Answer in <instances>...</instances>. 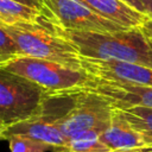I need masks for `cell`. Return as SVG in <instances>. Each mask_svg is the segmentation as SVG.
<instances>
[{
    "label": "cell",
    "instance_id": "6da1fadb",
    "mask_svg": "<svg viewBox=\"0 0 152 152\" xmlns=\"http://www.w3.org/2000/svg\"><path fill=\"white\" fill-rule=\"evenodd\" d=\"M59 30L83 57L114 59L152 68V43L140 26L104 33L70 31L61 27Z\"/></svg>",
    "mask_w": 152,
    "mask_h": 152
},
{
    "label": "cell",
    "instance_id": "7a4b0ae2",
    "mask_svg": "<svg viewBox=\"0 0 152 152\" xmlns=\"http://www.w3.org/2000/svg\"><path fill=\"white\" fill-rule=\"evenodd\" d=\"M0 25L15 39L24 56L53 61L74 69L83 70L81 53L49 18L34 24Z\"/></svg>",
    "mask_w": 152,
    "mask_h": 152
},
{
    "label": "cell",
    "instance_id": "3957f363",
    "mask_svg": "<svg viewBox=\"0 0 152 152\" xmlns=\"http://www.w3.org/2000/svg\"><path fill=\"white\" fill-rule=\"evenodd\" d=\"M0 69L33 81L48 93L88 90L94 83V77L84 70L30 56H21L12 59L0 65Z\"/></svg>",
    "mask_w": 152,
    "mask_h": 152
},
{
    "label": "cell",
    "instance_id": "277c9868",
    "mask_svg": "<svg viewBox=\"0 0 152 152\" xmlns=\"http://www.w3.org/2000/svg\"><path fill=\"white\" fill-rule=\"evenodd\" d=\"M48 94L33 81L0 69V131L36 116Z\"/></svg>",
    "mask_w": 152,
    "mask_h": 152
},
{
    "label": "cell",
    "instance_id": "5b68a950",
    "mask_svg": "<svg viewBox=\"0 0 152 152\" xmlns=\"http://www.w3.org/2000/svg\"><path fill=\"white\" fill-rule=\"evenodd\" d=\"M114 110L112 102L102 95L82 90L71 110L58 121V127L68 138L90 129L104 132L112 122Z\"/></svg>",
    "mask_w": 152,
    "mask_h": 152
},
{
    "label": "cell",
    "instance_id": "8992f818",
    "mask_svg": "<svg viewBox=\"0 0 152 152\" xmlns=\"http://www.w3.org/2000/svg\"><path fill=\"white\" fill-rule=\"evenodd\" d=\"M45 15L58 27L70 31L116 32L122 27L86 7L77 0H40Z\"/></svg>",
    "mask_w": 152,
    "mask_h": 152
},
{
    "label": "cell",
    "instance_id": "52a82bcc",
    "mask_svg": "<svg viewBox=\"0 0 152 152\" xmlns=\"http://www.w3.org/2000/svg\"><path fill=\"white\" fill-rule=\"evenodd\" d=\"M82 68L94 78L152 87V68L145 65L82 56Z\"/></svg>",
    "mask_w": 152,
    "mask_h": 152
},
{
    "label": "cell",
    "instance_id": "ba28073f",
    "mask_svg": "<svg viewBox=\"0 0 152 152\" xmlns=\"http://www.w3.org/2000/svg\"><path fill=\"white\" fill-rule=\"evenodd\" d=\"M88 90L102 95L118 109L131 107L152 108V87L94 78V83Z\"/></svg>",
    "mask_w": 152,
    "mask_h": 152
},
{
    "label": "cell",
    "instance_id": "9c48e42d",
    "mask_svg": "<svg viewBox=\"0 0 152 152\" xmlns=\"http://www.w3.org/2000/svg\"><path fill=\"white\" fill-rule=\"evenodd\" d=\"M100 139L112 152H131L146 145L144 134L135 129L118 108L114 110L109 127L100 135Z\"/></svg>",
    "mask_w": 152,
    "mask_h": 152
},
{
    "label": "cell",
    "instance_id": "30bf717a",
    "mask_svg": "<svg viewBox=\"0 0 152 152\" xmlns=\"http://www.w3.org/2000/svg\"><path fill=\"white\" fill-rule=\"evenodd\" d=\"M96 14L126 28L139 27L147 19L146 15L138 12L121 0H77Z\"/></svg>",
    "mask_w": 152,
    "mask_h": 152
},
{
    "label": "cell",
    "instance_id": "8fae6325",
    "mask_svg": "<svg viewBox=\"0 0 152 152\" xmlns=\"http://www.w3.org/2000/svg\"><path fill=\"white\" fill-rule=\"evenodd\" d=\"M48 17L40 10L13 1L0 0V24L15 25L21 23H42Z\"/></svg>",
    "mask_w": 152,
    "mask_h": 152
},
{
    "label": "cell",
    "instance_id": "7c38bea8",
    "mask_svg": "<svg viewBox=\"0 0 152 152\" xmlns=\"http://www.w3.org/2000/svg\"><path fill=\"white\" fill-rule=\"evenodd\" d=\"M103 132L90 129L76 133L69 138L66 148L74 152H112L100 139Z\"/></svg>",
    "mask_w": 152,
    "mask_h": 152
},
{
    "label": "cell",
    "instance_id": "4fadbf2b",
    "mask_svg": "<svg viewBox=\"0 0 152 152\" xmlns=\"http://www.w3.org/2000/svg\"><path fill=\"white\" fill-rule=\"evenodd\" d=\"M7 141L11 152H49L58 150L50 144L26 135H11Z\"/></svg>",
    "mask_w": 152,
    "mask_h": 152
},
{
    "label": "cell",
    "instance_id": "5bb4252c",
    "mask_svg": "<svg viewBox=\"0 0 152 152\" xmlns=\"http://www.w3.org/2000/svg\"><path fill=\"white\" fill-rule=\"evenodd\" d=\"M126 120L139 132H152V108L131 107L119 109Z\"/></svg>",
    "mask_w": 152,
    "mask_h": 152
},
{
    "label": "cell",
    "instance_id": "9a60e30c",
    "mask_svg": "<svg viewBox=\"0 0 152 152\" xmlns=\"http://www.w3.org/2000/svg\"><path fill=\"white\" fill-rule=\"evenodd\" d=\"M24 56L15 39L7 32V30L0 25V65L7 62Z\"/></svg>",
    "mask_w": 152,
    "mask_h": 152
},
{
    "label": "cell",
    "instance_id": "2e32d148",
    "mask_svg": "<svg viewBox=\"0 0 152 152\" xmlns=\"http://www.w3.org/2000/svg\"><path fill=\"white\" fill-rule=\"evenodd\" d=\"M138 12L152 19V0H142L138 7Z\"/></svg>",
    "mask_w": 152,
    "mask_h": 152
},
{
    "label": "cell",
    "instance_id": "e0dca14e",
    "mask_svg": "<svg viewBox=\"0 0 152 152\" xmlns=\"http://www.w3.org/2000/svg\"><path fill=\"white\" fill-rule=\"evenodd\" d=\"M13 1H17V2L27 5V6L34 7V8H37V10H40V11L44 12V14H45V8H44V6H43V4H42L40 0H13Z\"/></svg>",
    "mask_w": 152,
    "mask_h": 152
},
{
    "label": "cell",
    "instance_id": "ac0fdd59",
    "mask_svg": "<svg viewBox=\"0 0 152 152\" xmlns=\"http://www.w3.org/2000/svg\"><path fill=\"white\" fill-rule=\"evenodd\" d=\"M140 27H141L144 34L147 37V39L152 43V19L147 18V19L145 20V23H144Z\"/></svg>",
    "mask_w": 152,
    "mask_h": 152
},
{
    "label": "cell",
    "instance_id": "d6986e66",
    "mask_svg": "<svg viewBox=\"0 0 152 152\" xmlns=\"http://www.w3.org/2000/svg\"><path fill=\"white\" fill-rule=\"evenodd\" d=\"M121 1L126 2L127 5H129L131 7H133L134 10L138 11V7H139V5H140V2H141L142 0H121Z\"/></svg>",
    "mask_w": 152,
    "mask_h": 152
},
{
    "label": "cell",
    "instance_id": "ffe728a7",
    "mask_svg": "<svg viewBox=\"0 0 152 152\" xmlns=\"http://www.w3.org/2000/svg\"><path fill=\"white\" fill-rule=\"evenodd\" d=\"M142 133V132H141ZM144 140H145V144L146 145H150L152 146V132H144Z\"/></svg>",
    "mask_w": 152,
    "mask_h": 152
},
{
    "label": "cell",
    "instance_id": "44dd1931",
    "mask_svg": "<svg viewBox=\"0 0 152 152\" xmlns=\"http://www.w3.org/2000/svg\"><path fill=\"white\" fill-rule=\"evenodd\" d=\"M131 152H152V146L145 145V146L139 147V148H135V150H133V151H131Z\"/></svg>",
    "mask_w": 152,
    "mask_h": 152
},
{
    "label": "cell",
    "instance_id": "7402d4cb",
    "mask_svg": "<svg viewBox=\"0 0 152 152\" xmlns=\"http://www.w3.org/2000/svg\"><path fill=\"white\" fill-rule=\"evenodd\" d=\"M53 152H74V151H70V150H68V148H58V150H56V151H53Z\"/></svg>",
    "mask_w": 152,
    "mask_h": 152
}]
</instances>
